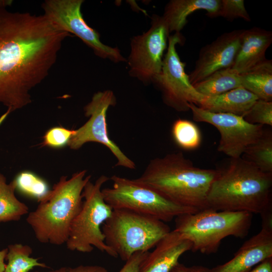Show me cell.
Listing matches in <instances>:
<instances>
[{
  "mask_svg": "<svg viewBox=\"0 0 272 272\" xmlns=\"http://www.w3.org/2000/svg\"><path fill=\"white\" fill-rule=\"evenodd\" d=\"M70 34L43 15L0 8V103L11 112L31 103L30 91L48 76Z\"/></svg>",
  "mask_w": 272,
  "mask_h": 272,
  "instance_id": "6da1fadb",
  "label": "cell"
},
{
  "mask_svg": "<svg viewBox=\"0 0 272 272\" xmlns=\"http://www.w3.org/2000/svg\"><path fill=\"white\" fill-rule=\"evenodd\" d=\"M217 170L207 196L208 208L260 215L272 212V173L262 172L241 157L231 158Z\"/></svg>",
  "mask_w": 272,
  "mask_h": 272,
  "instance_id": "7a4b0ae2",
  "label": "cell"
},
{
  "mask_svg": "<svg viewBox=\"0 0 272 272\" xmlns=\"http://www.w3.org/2000/svg\"><path fill=\"white\" fill-rule=\"evenodd\" d=\"M217 174L195 166L179 152L151 160L135 180L175 203L201 210L209 208L207 196Z\"/></svg>",
  "mask_w": 272,
  "mask_h": 272,
  "instance_id": "3957f363",
  "label": "cell"
},
{
  "mask_svg": "<svg viewBox=\"0 0 272 272\" xmlns=\"http://www.w3.org/2000/svg\"><path fill=\"white\" fill-rule=\"evenodd\" d=\"M86 170L74 173L70 178L61 176L36 209L28 214L27 223L36 239L42 243H65L71 225L83 203L82 192L91 175Z\"/></svg>",
  "mask_w": 272,
  "mask_h": 272,
  "instance_id": "277c9868",
  "label": "cell"
},
{
  "mask_svg": "<svg viewBox=\"0 0 272 272\" xmlns=\"http://www.w3.org/2000/svg\"><path fill=\"white\" fill-rule=\"evenodd\" d=\"M252 218V214L246 212L209 208L176 217L174 230L191 241L192 251L210 254L217 252L222 240L227 237L245 238Z\"/></svg>",
  "mask_w": 272,
  "mask_h": 272,
  "instance_id": "5b68a950",
  "label": "cell"
},
{
  "mask_svg": "<svg viewBox=\"0 0 272 272\" xmlns=\"http://www.w3.org/2000/svg\"><path fill=\"white\" fill-rule=\"evenodd\" d=\"M106 245L122 260L139 251H149L171 230L155 218L124 209H113L102 226Z\"/></svg>",
  "mask_w": 272,
  "mask_h": 272,
  "instance_id": "8992f818",
  "label": "cell"
},
{
  "mask_svg": "<svg viewBox=\"0 0 272 272\" xmlns=\"http://www.w3.org/2000/svg\"><path fill=\"white\" fill-rule=\"evenodd\" d=\"M109 179L102 175L94 183L90 180L85 186L82 207L71 225L65 242L69 250L89 253L95 247L113 257H118L105 243L102 231V225L113 211L102 193V185Z\"/></svg>",
  "mask_w": 272,
  "mask_h": 272,
  "instance_id": "52a82bcc",
  "label": "cell"
},
{
  "mask_svg": "<svg viewBox=\"0 0 272 272\" xmlns=\"http://www.w3.org/2000/svg\"><path fill=\"white\" fill-rule=\"evenodd\" d=\"M111 187L102 189L105 202L113 210L124 209L164 222L199 210L175 203L157 191L134 179L113 175Z\"/></svg>",
  "mask_w": 272,
  "mask_h": 272,
  "instance_id": "ba28073f",
  "label": "cell"
},
{
  "mask_svg": "<svg viewBox=\"0 0 272 272\" xmlns=\"http://www.w3.org/2000/svg\"><path fill=\"white\" fill-rule=\"evenodd\" d=\"M182 40L180 33L169 36L161 71L152 82L161 91L164 103L178 112L188 111L189 103L197 105L204 96L190 83L185 71L186 64L180 60L176 51V44Z\"/></svg>",
  "mask_w": 272,
  "mask_h": 272,
  "instance_id": "9c48e42d",
  "label": "cell"
},
{
  "mask_svg": "<svg viewBox=\"0 0 272 272\" xmlns=\"http://www.w3.org/2000/svg\"><path fill=\"white\" fill-rule=\"evenodd\" d=\"M83 2V0H46L42 5L43 15L58 29L78 37L98 57L116 63L126 61L117 47L104 44L99 34L87 24L81 11Z\"/></svg>",
  "mask_w": 272,
  "mask_h": 272,
  "instance_id": "30bf717a",
  "label": "cell"
},
{
  "mask_svg": "<svg viewBox=\"0 0 272 272\" xmlns=\"http://www.w3.org/2000/svg\"><path fill=\"white\" fill-rule=\"evenodd\" d=\"M151 19L150 28L132 38L128 59L130 75L146 85L152 83L161 71L170 33L162 16L153 15Z\"/></svg>",
  "mask_w": 272,
  "mask_h": 272,
  "instance_id": "8fae6325",
  "label": "cell"
},
{
  "mask_svg": "<svg viewBox=\"0 0 272 272\" xmlns=\"http://www.w3.org/2000/svg\"><path fill=\"white\" fill-rule=\"evenodd\" d=\"M116 104V97L111 90L99 91L94 94L91 101L84 107L85 115L89 120L75 129L67 145L70 149L78 150L88 142L101 144L113 154L117 161L115 166L134 169V162L128 158L119 147L109 137L106 123L107 111Z\"/></svg>",
  "mask_w": 272,
  "mask_h": 272,
  "instance_id": "7c38bea8",
  "label": "cell"
},
{
  "mask_svg": "<svg viewBox=\"0 0 272 272\" xmlns=\"http://www.w3.org/2000/svg\"><path fill=\"white\" fill-rule=\"evenodd\" d=\"M193 119L214 126L219 131L218 151L230 158L241 157L246 149L262 134L263 125L252 124L242 116L215 113L204 110L194 104H189Z\"/></svg>",
  "mask_w": 272,
  "mask_h": 272,
  "instance_id": "4fadbf2b",
  "label": "cell"
},
{
  "mask_svg": "<svg viewBox=\"0 0 272 272\" xmlns=\"http://www.w3.org/2000/svg\"><path fill=\"white\" fill-rule=\"evenodd\" d=\"M243 30L225 33L201 48L194 68L188 75L192 85L217 71L232 67L240 48Z\"/></svg>",
  "mask_w": 272,
  "mask_h": 272,
  "instance_id": "5bb4252c",
  "label": "cell"
},
{
  "mask_svg": "<svg viewBox=\"0 0 272 272\" xmlns=\"http://www.w3.org/2000/svg\"><path fill=\"white\" fill-rule=\"evenodd\" d=\"M260 216V231L246 240L231 259L210 268L211 272H248L265 259L272 257V212Z\"/></svg>",
  "mask_w": 272,
  "mask_h": 272,
  "instance_id": "9a60e30c",
  "label": "cell"
},
{
  "mask_svg": "<svg viewBox=\"0 0 272 272\" xmlns=\"http://www.w3.org/2000/svg\"><path fill=\"white\" fill-rule=\"evenodd\" d=\"M192 243L183 235L170 231L149 252L139 272H170L179 262L180 257L191 250Z\"/></svg>",
  "mask_w": 272,
  "mask_h": 272,
  "instance_id": "2e32d148",
  "label": "cell"
},
{
  "mask_svg": "<svg viewBox=\"0 0 272 272\" xmlns=\"http://www.w3.org/2000/svg\"><path fill=\"white\" fill-rule=\"evenodd\" d=\"M272 42V33L254 27L244 30L240 48L231 69L239 74L244 73L264 61L265 52Z\"/></svg>",
  "mask_w": 272,
  "mask_h": 272,
  "instance_id": "e0dca14e",
  "label": "cell"
},
{
  "mask_svg": "<svg viewBox=\"0 0 272 272\" xmlns=\"http://www.w3.org/2000/svg\"><path fill=\"white\" fill-rule=\"evenodd\" d=\"M258 99L253 94L240 87L215 96H203L197 106L215 113L243 116Z\"/></svg>",
  "mask_w": 272,
  "mask_h": 272,
  "instance_id": "ac0fdd59",
  "label": "cell"
},
{
  "mask_svg": "<svg viewBox=\"0 0 272 272\" xmlns=\"http://www.w3.org/2000/svg\"><path fill=\"white\" fill-rule=\"evenodd\" d=\"M220 5V0H172L166 5L162 17L169 32L180 33L187 22V18L198 10L207 11V15L215 17Z\"/></svg>",
  "mask_w": 272,
  "mask_h": 272,
  "instance_id": "d6986e66",
  "label": "cell"
},
{
  "mask_svg": "<svg viewBox=\"0 0 272 272\" xmlns=\"http://www.w3.org/2000/svg\"><path fill=\"white\" fill-rule=\"evenodd\" d=\"M240 75L241 87L258 99L272 101V61L266 59Z\"/></svg>",
  "mask_w": 272,
  "mask_h": 272,
  "instance_id": "ffe728a7",
  "label": "cell"
},
{
  "mask_svg": "<svg viewBox=\"0 0 272 272\" xmlns=\"http://www.w3.org/2000/svg\"><path fill=\"white\" fill-rule=\"evenodd\" d=\"M193 86L205 96H215L241 87L240 75L231 68L223 69Z\"/></svg>",
  "mask_w": 272,
  "mask_h": 272,
  "instance_id": "44dd1931",
  "label": "cell"
},
{
  "mask_svg": "<svg viewBox=\"0 0 272 272\" xmlns=\"http://www.w3.org/2000/svg\"><path fill=\"white\" fill-rule=\"evenodd\" d=\"M13 183H8L6 177L0 172V223L18 221L29 213V208L15 194Z\"/></svg>",
  "mask_w": 272,
  "mask_h": 272,
  "instance_id": "7402d4cb",
  "label": "cell"
},
{
  "mask_svg": "<svg viewBox=\"0 0 272 272\" xmlns=\"http://www.w3.org/2000/svg\"><path fill=\"white\" fill-rule=\"evenodd\" d=\"M241 158L260 170L272 173V132L263 130L262 134L245 150Z\"/></svg>",
  "mask_w": 272,
  "mask_h": 272,
  "instance_id": "603a6c76",
  "label": "cell"
},
{
  "mask_svg": "<svg viewBox=\"0 0 272 272\" xmlns=\"http://www.w3.org/2000/svg\"><path fill=\"white\" fill-rule=\"evenodd\" d=\"M8 249L6 257L8 263L4 272H29L35 267H48L44 263L39 261V258L31 256L32 248L28 245L10 244Z\"/></svg>",
  "mask_w": 272,
  "mask_h": 272,
  "instance_id": "cb8c5ba5",
  "label": "cell"
},
{
  "mask_svg": "<svg viewBox=\"0 0 272 272\" xmlns=\"http://www.w3.org/2000/svg\"><path fill=\"white\" fill-rule=\"evenodd\" d=\"M172 133L176 143L183 149L193 150L200 144L201 134L198 128L187 119L175 120L172 125Z\"/></svg>",
  "mask_w": 272,
  "mask_h": 272,
  "instance_id": "d4e9b609",
  "label": "cell"
},
{
  "mask_svg": "<svg viewBox=\"0 0 272 272\" xmlns=\"http://www.w3.org/2000/svg\"><path fill=\"white\" fill-rule=\"evenodd\" d=\"M15 189L21 193L35 198L39 201L49 192L46 182L30 171L19 173L12 181Z\"/></svg>",
  "mask_w": 272,
  "mask_h": 272,
  "instance_id": "484cf974",
  "label": "cell"
},
{
  "mask_svg": "<svg viewBox=\"0 0 272 272\" xmlns=\"http://www.w3.org/2000/svg\"><path fill=\"white\" fill-rule=\"evenodd\" d=\"M252 124L272 125V101L257 99L243 116Z\"/></svg>",
  "mask_w": 272,
  "mask_h": 272,
  "instance_id": "4316f807",
  "label": "cell"
},
{
  "mask_svg": "<svg viewBox=\"0 0 272 272\" xmlns=\"http://www.w3.org/2000/svg\"><path fill=\"white\" fill-rule=\"evenodd\" d=\"M222 17L229 21L238 18L247 22L251 21L243 0H220V7L215 17Z\"/></svg>",
  "mask_w": 272,
  "mask_h": 272,
  "instance_id": "83f0119b",
  "label": "cell"
},
{
  "mask_svg": "<svg viewBox=\"0 0 272 272\" xmlns=\"http://www.w3.org/2000/svg\"><path fill=\"white\" fill-rule=\"evenodd\" d=\"M75 130L63 127H53L48 130L43 136L44 146L58 148L67 145Z\"/></svg>",
  "mask_w": 272,
  "mask_h": 272,
  "instance_id": "f1b7e54d",
  "label": "cell"
},
{
  "mask_svg": "<svg viewBox=\"0 0 272 272\" xmlns=\"http://www.w3.org/2000/svg\"><path fill=\"white\" fill-rule=\"evenodd\" d=\"M149 251H139L134 253L126 261L118 272H139L140 266Z\"/></svg>",
  "mask_w": 272,
  "mask_h": 272,
  "instance_id": "f546056e",
  "label": "cell"
},
{
  "mask_svg": "<svg viewBox=\"0 0 272 272\" xmlns=\"http://www.w3.org/2000/svg\"><path fill=\"white\" fill-rule=\"evenodd\" d=\"M47 272H108V270L98 265H80L74 267H61Z\"/></svg>",
  "mask_w": 272,
  "mask_h": 272,
  "instance_id": "4dcf8cb0",
  "label": "cell"
},
{
  "mask_svg": "<svg viewBox=\"0 0 272 272\" xmlns=\"http://www.w3.org/2000/svg\"><path fill=\"white\" fill-rule=\"evenodd\" d=\"M170 272H211L210 268L200 265L186 266L178 262Z\"/></svg>",
  "mask_w": 272,
  "mask_h": 272,
  "instance_id": "1f68e13d",
  "label": "cell"
},
{
  "mask_svg": "<svg viewBox=\"0 0 272 272\" xmlns=\"http://www.w3.org/2000/svg\"><path fill=\"white\" fill-rule=\"evenodd\" d=\"M248 272H272V257L265 259Z\"/></svg>",
  "mask_w": 272,
  "mask_h": 272,
  "instance_id": "d6a6232c",
  "label": "cell"
},
{
  "mask_svg": "<svg viewBox=\"0 0 272 272\" xmlns=\"http://www.w3.org/2000/svg\"><path fill=\"white\" fill-rule=\"evenodd\" d=\"M8 248L0 250V272H4L6 266L5 260L8 253Z\"/></svg>",
  "mask_w": 272,
  "mask_h": 272,
  "instance_id": "836d02e7",
  "label": "cell"
},
{
  "mask_svg": "<svg viewBox=\"0 0 272 272\" xmlns=\"http://www.w3.org/2000/svg\"><path fill=\"white\" fill-rule=\"evenodd\" d=\"M13 4L11 0H0V8H7L10 7Z\"/></svg>",
  "mask_w": 272,
  "mask_h": 272,
  "instance_id": "e575fe53",
  "label": "cell"
},
{
  "mask_svg": "<svg viewBox=\"0 0 272 272\" xmlns=\"http://www.w3.org/2000/svg\"><path fill=\"white\" fill-rule=\"evenodd\" d=\"M10 113V111L7 109V111L0 117V126Z\"/></svg>",
  "mask_w": 272,
  "mask_h": 272,
  "instance_id": "d590c367",
  "label": "cell"
},
{
  "mask_svg": "<svg viewBox=\"0 0 272 272\" xmlns=\"http://www.w3.org/2000/svg\"><path fill=\"white\" fill-rule=\"evenodd\" d=\"M34 272H38V271H34Z\"/></svg>",
  "mask_w": 272,
  "mask_h": 272,
  "instance_id": "8d00e7d4",
  "label": "cell"
}]
</instances>
